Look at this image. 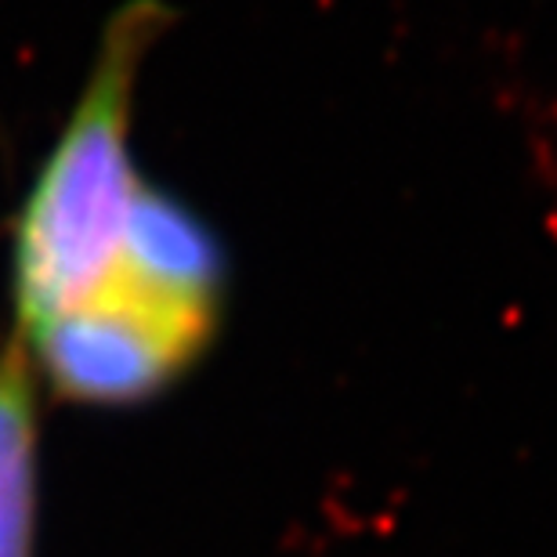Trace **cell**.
Returning a JSON list of instances; mask_svg holds the SVG:
<instances>
[{
  "mask_svg": "<svg viewBox=\"0 0 557 557\" xmlns=\"http://www.w3.org/2000/svg\"><path fill=\"white\" fill-rule=\"evenodd\" d=\"M160 22L163 8L138 0L106 26L81 102L22 207L15 232L18 333L84 305L113 272L141 193L127 152L131 102Z\"/></svg>",
  "mask_w": 557,
  "mask_h": 557,
  "instance_id": "6da1fadb",
  "label": "cell"
},
{
  "mask_svg": "<svg viewBox=\"0 0 557 557\" xmlns=\"http://www.w3.org/2000/svg\"><path fill=\"white\" fill-rule=\"evenodd\" d=\"M22 337H33L40 370L59 395L120 406L182 373L207 344L210 326L102 286L84 305Z\"/></svg>",
  "mask_w": 557,
  "mask_h": 557,
  "instance_id": "7a4b0ae2",
  "label": "cell"
},
{
  "mask_svg": "<svg viewBox=\"0 0 557 557\" xmlns=\"http://www.w3.org/2000/svg\"><path fill=\"white\" fill-rule=\"evenodd\" d=\"M37 510V384L26 337L0 348V557H29Z\"/></svg>",
  "mask_w": 557,
  "mask_h": 557,
  "instance_id": "277c9868",
  "label": "cell"
},
{
  "mask_svg": "<svg viewBox=\"0 0 557 557\" xmlns=\"http://www.w3.org/2000/svg\"><path fill=\"white\" fill-rule=\"evenodd\" d=\"M102 286L131 294L145 300V305L171 311V315H185L214 326V243L196 225L193 214H185L177 203L141 185L124 243H120L116 264Z\"/></svg>",
  "mask_w": 557,
  "mask_h": 557,
  "instance_id": "3957f363",
  "label": "cell"
}]
</instances>
